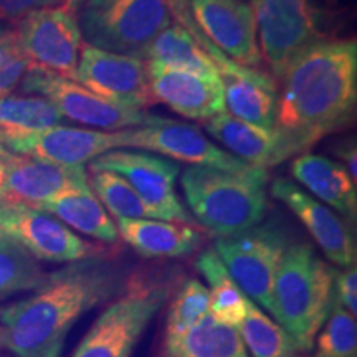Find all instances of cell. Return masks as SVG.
Segmentation results:
<instances>
[{
	"mask_svg": "<svg viewBox=\"0 0 357 357\" xmlns=\"http://www.w3.org/2000/svg\"><path fill=\"white\" fill-rule=\"evenodd\" d=\"M128 265L98 253L65 263L26 298L0 306V347L15 357H61L73 326L126 288Z\"/></svg>",
	"mask_w": 357,
	"mask_h": 357,
	"instance_id": "obj_1",
	"label": "cell"
},
{
	"mask_svg": "<svg viewBox=\"0 0 357 357\" xmlns=\"http://www.w3.org/2000/svg\"><path fill=\"white\" fill-rule=\"evenodd\" d=\"M281 82L275 129L293 158L354 121L356 40L314 43L294 58Z\"/></svg>",
	"mask_w": 357,
	"mask_h": 357,
	"instance_id": "obj_2",
	"label": "cell"
},
{
	"mask_svg": "<svg viewBox=\"0 0 357 357\" xmlns=\"http://www.w3.org/2000/svg\"><path fill=\"white\" fill-rule=\"evenodd\" d=\"M266 184V169L255 166L245 172L189 166L181 177L192 215L218 238L260 225L268 208Z\"/></svg>",
	"mask_w": 357,
	"mask_h": 357,
	"instance_id": "obj_3",
	"label": "cell"
},
{
	"mask_svg": "<svg viewBox=\"0 0 357 357\" xmlns=\"http://www.w3.org/2000/svg\"><path fill=\"white\" fill-rule=\"evenodd\" d=\"M333 268L310 243H291L280 263L270 312L300 352H311L333 305Z\"/></svg>",
	"mask_w": 357,
	"mask_h": 357,
	"instance_id": "obj_4",
	"label": "cell"
},
{
	"mask_svg": "<svg viewBox=\"0 0 357 357\" xmlns=\"http://www.w3.org/2000/svg\"><path fill=\"white\" fill-rule=\"evenodd\" d=\"M178 284L176 270L131 273L70 357H132L141 337Z\"/></svg>",
	"mask_w": 357,
	"mask_h": 357,
	"instance_id": "obj_5",
	"label": "cell"
},
{
	"mask_svg": "<svg viewBox=\"0 0 357 357\" xmlns=\"http://www.w3.org/2000/svg\"><path fill=\"white\" fill-rule=\"evenodd\" d=\"M71 10L89 47L141 60L172 24L166 0H79Z\"/></svg>",
	"mask_w": 357,
	"mask_h": 357,
	"instance_id": "obj_6",
	"label": "cell"
},
{
	"mask_svg": "<svg viewBox=\"0 0 357 357\" xmlns=\"http://www.w3.org/2000/svg\"><path fill=\"white\" fill-rule=\"evenodd\" d=\"M289 245L283 227L266 222L242 234L220 236L213 252L248 300L270 312L276 271Z\"/></svg>",
	"mask_w": 357,
	"mask_h": 357,
	"instance_id": "obj_7",
	"label": "cell"
},
{
	"mask_svg": "<svg viewBox=\"0 0 357 357\" xmlns=\"http://www.w3.org/2000/svg\"><path fill=\"white\" fill-rule=\"evenodd\" d=\"M261 60L276 78L314 43L323 42L321 13L311 0H252Z\"/></svg>",
	"mask_w": 357,
	"mask_h": 357,
	"instance_id": "obj_8",
	"label": "cell"
},
{
	"mask_svg": "<svg viewBox=\"0 0 357 357\" xmlns=\"http://www.w3.org/2000/svg\"><path fill=\"white\" fill-rule=\"evenodd\" d=\"M114 137L116 149L153 151L162 154V158H172L190 166L227 172H245L253 167L208 141L197 126L160 116H153L144 126L114 131Z\"/></svg>",
	"mask_w": 357,
	"mask_h": 357,
	"instance_id": "obj_9",
	"label": "cell"
},
{
	"mask_svg": "<svg viewBox=\"0 0 357 357\" xmlns=\"http://www.w3.org/2000/svg\"><path fill=\"white\" fill-rule=\"evenodd\" d=\"M89 171H109L126 178L158 220L194 223V217L177 197L181 167L174 160L144 151L113 149L91 160Z\"/></svg>",
	"mask_w": 357,
	"mask_h": 357,
	"instance_id": "obj_10",
	"label": "cell"
},
{
	"mask_svg": "<svg viewBox=\"0 0 357 357\" xmlns=\"http://www.w3.org/2000/svg\"><path fill=\"white\" fill-rule=\"evenodd\" d=\"M26 95H38L52 102L63 118L89 128L106 131H123L124 128H139L149 123L153 114L144 109L116 105L95 95L73 79L38 68L26 71L20 83Z\"/></svg>",
	"mask_w": 357,
	"mask_h": 357,
	"instance_id": "obj_11",
	"label": "cell"
},
{
	"mask_svg": "<svg viewBox=\"0 0 357 357\" xmlns=\"http://www.w3.org/2000/svg\"><path fill=\"white\" fill-rule=\"evenodd\" d=\"M0 235L19 243L38 261L71 263L102 253L56 217L20 202H0Z\"/></svg>",
	"mask_w": 357,
	"mask_h": 357,
	"instance_id": "obj_12",
	"label": "cell"
},
{
	"mask_svg": "<svg viewBox=\"0 0 357 357\" xmlns=\"http://www.w3.org/2000/svg\"><path fill=\"white\" fill-rule=\"evenodd\" d=\"M13 25L32 68L50 71L75 82L84 43L70 7L30 12Z\"/></svg>",
	"mask_w": 357,
	"mask_h": 357,
	"instance_id": "obj_13",
	"label": "cell"
},
{
	"mask_svg": "<svg viewBox=\"0 0 357 357\" xmlns=\"http://www.w3.org/2000/svg\"><path fill=\"white\" fill-rule=\"evenodd\" d=\"M200 33L231 61L257 70L263 63L252 3L245 0H187Z\"/></svg>",
	"mask_w": 357,
	"mask_h": 357,
	"instance_id": "obj_14",
	"label": "cell"
},
{
	"mask_svg": "<svg viewBox=\"0 0 357 357\" xmlns=\"http://www.w3.org/2000/svg\"><path fill=\"white\" fill-rule=\"evenodd\" d=\"M75 82L116 105L144 109L153 105L147 63L83 45Z\"/></svg>",
	"mask_w": 357,
	"mask_h": 357,
	"instance_id": "obj_15",
	"label": "cell"
},
{
	"mask_svg": "<svg viewBox=\"0 0 357 357\" xmlns=\"http://www.w3.org/2000/svg\"><path fill=\"white\" fill-rule=\"evenodd\" d=\"M271 195L300 218L329 261L339 268L356 266V238L349 222L288 178H276Z\"/></svg>",
	"mask_w": 357,
	"mask_h": 357,
	"instance_id": "obj_16",
	"label": "cell"
},
{
	"mask_svg": "<svg viewBox=\"0 0 357 357\" xmlns=\"http://www.w3.org/2000/svg\"><path fill=\"white\" fill-rule=\"evenodd\" d=\"M0 159L6 169L7 202L38 207L40 204L66 192L89 189L84 167L56 166L15 154L3 146H0Z\"/></svg>",
	"mask_w": 357,
	"mask_h": 357,
	"instance_id": "obj_17",
	"label": "cell"
},
{
	"mask_svg": "<svg viewBox=\"0 0 357 357\" xmlns=\"http://www.w3.org/2000/svg\"><path fill=\"white\" fill-rule=\"evenodd\" d=\"M154 101L169 106L174 113L207 123L225 111L220 77H204L194 71L146 61Z\"/></svg>",
	"mask_w": 357,
	"mask_h": 357,
	"instance_id": "obj_18",
	"label": "cell"
},
{
	"mask_svg": "<svg viewBox=\"0 0 357 357\" xmlns=\"http://www.w3.org/2000/svg\"><path fill=\"white\" fill-rule=\"evenodd\" d=\"M6 149L15 154L65 167H84L101 154L116 149L114 132L70 126H53L12 141Z\"/></svg>",
	"mask_w": 357,
	"mask_h": 357,
	"instance_id": "obj_19",
	"label": "cell"
},
{
	"mask_svg": "<svg viewBox=\"0 0 357 357\" xmlns=\"http://www.w3.org/2000/svg\"><path fill=\"white\" fill-rule=\"evenodd\" d=\"M213 139L227 147V153L255 167H275L291 158L276 129L253 126L222 111L205 123Z\"/></svg>",
	"mask_w": 357,
	"mask_h": 357,
	"instance_id": "obj_20",
	"label": "cell"
},
{
	"mask_svg": "<svg viewBox=\"0 0 357 357\" xmlns=\"http://www.w3.org/2000/svg\"><path fill=\"white\" fill-rule=\"evenodd\" d=\"M291 174L306 190L314 194L319 202L328 205L347 222H356L357 189L356 184L337 160L305 153L291 164Z\"/></svg>",
	"mask_w": 357,
	"mask_h": 357,
	"instance_id": "obj_21",
	"label": "cell"
},
{
	"mask_svg": "<svg viewBox=\"0 0 357 357\" xmlns=\"http://www.w3.org/2000/svg\"><path fill=\"white\" fill-rule=\"evenodd\" d=\"M225 109L240 121L275 129L278 111V89L273 79L258 70L240 68L222 73Z\"/></svg>",
	"mask_w": 357,
	"mask_h": 357,
	"instance_id": "obj_22",
	"label": "cell"
},
{
	"mask_svg": "<svg viewBox=\"0 0 357 357\" xmlns=\"http://www.w3.org/2000/svg\"><path fill=\"white\" fill-rule=\"evenodd\" d=\"M116 229L142 258L187 257L202 243V236L194 227L158 218H123L116 220Z\"/></svg>",
	"mask_w": 357,
	"mask_h": 357,
	"instance_id": "obj_23",
	"label": "cell"
},
{
	"mask_svg": "<svg viewBox=\"0 0 357 357\" xmlns=\"http://www.w3.org/2000/svg\"><path fill=\"white\" fill-rule=\"evenodd\" d=\"M37 208L56 217L68 229L102 243H116L119 235L116 223L91 189L75 190L40 204Z\"/></svg>",
	"mask_w": 357,
	"mask_h": 357,
	"instance_id": "obj_24",
	"label": "cell"
},
{
	"mask_svg": "<svg viewBox=\"0 0 357 357\" xmlns=\"http://www.w3.org/2000/svg\"><path fill=\"white\" fill-rule=\"evenodd\" d=\"M154 357H248L236 329L215 323L208 314L197 328L178 337L164 336Z\"/></svg>",
	"mask_w": 357,
	"mask_h": 357,
	"instance_id": "obj_25",
	"label": "cell"
},
{
	"mask_svg": "<svg viewBox=\"0 0 357 357\" xmlns=\"http://www.w3.org/2000/svg\"><path fill=\"white\" fill-rule=\"evenodd\" d=\"M195 268L208 283L212 319L225 328L238 329L247 314L250 303L247 294L235 283L213 248H207L200 253Z\"/></svg>",
	"mask_w": 357,
	"mask_h": 357,
	"instance_id": "obj_26",
	"label": "cell"
},
{
	"mask_svg": "<svg viewBox=\"0 0 357 357\" xmlns=\"http://www.w3.org/2000/svg\"><path fill=\"white\" fill-rule=\"evenodd\" d=\"M50 101L38 95L0 96V146L63 123Z\"/></svg>",
	"mask_w": 357,
	"mask_h": 357,
	"instance_id": "obj_27",
	"label": "cell"
},
{
	"mask_svg": "<svg viewBox=\"0 0 357 357\" xmlns=\"http://www.w3.org/2000/svg\"><path fill=\"white\" fill-rule=\"evenodd\" d=\"M147 61L194 71L204 77H220L212 56L182 25L162 30L146 52Z\"/></svg>",
	"mask_w": 357,
	"mask_h": 357,
	"instance_id": "obj_28",
	"label": "cell"
},
{
	"mask_svg": "<svg viewBox=\"0 0 357 357\" xmlns=\"http://www.w3.org/2000/svg\"><path fill=\"white\" fill-rule=\"evenodd\" d=\"M236 331L248 357H298L300 354L289 334L252 301Z\"/></svg>",
	"mask_w": 357,
	"mask_h": 357,
	"instance_id": "obj_29",
	"label": "cell"
},
{
	"mask_svg": "<svg viewBox=\"0 0 357 357\" xmlns=\"http://www.w3.org/2000/svg\"><path fill=\"white\" fill-rule=\"evenodd\" d=\"M47 273L38 260L7 236L0 235V301L33 291Z\"/></svg>",
	"mask_w": 357,
	"mask_h": 357,
	"instance_id": "obj_30",
	"label": "cell"
},
{
	"mask_svg": "<svg viewBox=\"0 0 357 357\" xmlns=\"http://www.w3.org/2000/svg\"><path fill=\"white\" fill-rule=\"evenodd\" d=\"M211 314V296L208 289L197 278H189L174 289L169 298L166 337L184 336Z\"/></svg>",
	"mask_w": 357,
	"mask_h": 357,
	"instance_id": "obj_31",
	"label": "cell"
},
{
	"mask_svg": "<svg viewBox=\"0 0 357 357\" xmlns=\"http://www.w3.org/2000/svg\"><path fill=\"white\" fill-rule=\"evenodd\" d=\"M89 189L100 200L105 211L116 217V220H123V218H155L153 211L142 202L137 192L119 174L109 171L91 172V187Z\"/></svg>",
	"mask_w": 357,
	"mask_h": 357,
	"instance_id": "obj_32",
	"label": "cell"
},
{
	"mask_svg": "<svg viewBox=\"0 0 357 357\" xmlns=\"http://www.w3.org/2000/svg\"><path fill=\"white\" fill-rule=\"evenodd\" d=\"M312 349V357H357L356 316H352L334 294L331 311L314 339Z\"/></svg>",
	"mask_w": 357,
	"mask_h": 357,
	"instance_id": "obj_33",
	"label": "cell"
},
{
	"mask_svg": "<svg viewBox=\"0 0 357 357\" xmlns=\"http://www.w3.org/2000/svg\"><path fill=\"white\" fill-rule=\"evenodd\" d=\"M29 70L30 61L22 50L15 25L0 22V96L10 95Z\"/></svg>",
	"mask_w": 357,
	"mask_h": 357,
	"instance_id": "obj_34",
	"label": "cell"
},
{
	"mask_svg": "<svg viewBox=\"0 0 357 357\" xmlns=\"http://www.w3.org/2000/svg\"><path fill=\"white\" fill-rule=\"evenodd\" d=\"M333 289L337 301L351 312L357 314V270L356 266L333 268Z\"/></svg>",
	"mask_w": 357,
	"mask_h": 357,
	"instance_id": "obj_35",
	"label": "cell"
},
{
	"mask_svg": "<svg viewBox=\"0 0 357 357\" xmlns=\"http://www.w3.org/2000/svg\"><path fill=\"white\" fill-rule=\"evenodd\" d=\"M55 7H70V2L68 0H0V22L15 24L26 13Z\"/></svg>",
	"mask_w": 357,
	"mask_h": 357,
	"instance_id": "obj_36",
	"label": "cell"
},
{
	"mask_svg": "<svg viewBox=\"0 0 357 357\" xmlns=\"http://www.w3.org/2000/svg\"><path fill=\"white\" fill-rule=\"evenodd\" d=\"M336 154L341 158L342 160H344V169L347 172H349L351 178L354 182H357V151H356V142L354 139L351 141H346L344 144L339 146Z\"/></svg>",
	"mask_w": 357,
	"mask_h": 357,
	"instance_id": "obj_37",
	"label": "cell"
},
{
	"mask_svg": "<svg viewBox=\"0 0 357 357\" xmlns=\"http://www.w3.org/2000/svg\"><path fill=\"white\" fill-rule=\"evenodd\" d=\"M0 202H7V187H6V169L0 159Z\"/></svg>",
	"mask_w": 357,
	"mask_h": 357,
	"instance_id": "obj_38",
	"label": "cell"
},
{
	"mask_svg": "<svg viewBox=\"0 0 357 357\" xmlns=\"http://www.w3.org/2000/svg\"><path fill=\"white\" fill-rule=\"evenodd\" d=\"M68 2H70V7H73L75 3H78V2H79V0H68Z\"/></svg>",
	"mask_w": 357,
	"mask_h": 357,
	"instance_id": "obj_39",
	"label": "cell"
},
{
	"mask_svg": "<svg viewBox=\"0 0 357 357\" xmlns=\"http://www.w3.org/2000/svg\"><path fill=\"white\" fill-rule=\"evenodd\" d=\"M333 2H334V0H333Z\"/></svg>",
	"mask_w": 357,
	"mask_h": 357,
	"instance_id": "obj_40",
	"label": "cell"
}]
</instances>
